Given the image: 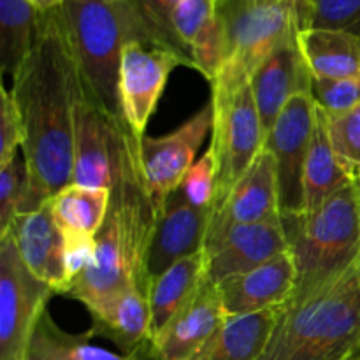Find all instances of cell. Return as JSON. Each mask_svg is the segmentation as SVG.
Instances as JSON below:
<instances>
[{
  "instance_id": "1",
  "label": "cell",
  "mask_w": 360,
  "mask_h": 360,
  "mask_svg": "<svg viewBox=\"0 0 360 360\" xmlns=\"http://www.w3.org/2000/svg\"><path fill=\"white\" fill-rule=\"evenodd\" d=\"M23 127L21 155L35 188L48 199L72 181L74 109L83 95L60 7L39 14L30 56L13 79Z\"/></svg>"
},
{
  "instance_id": "2",
  "label": "cell",
  "mask_w": 360,
  "mask_h": 360,
  "mask_svg": "<svg viewBox=\"0 0 360 360\" xmlns=\"http://www.w3.org/2000/svg\"><path fill=\"white\" fill-rule=\"evenodd\" d=\"M155 221L157 213L144 185L137 144L118 185L111 190L108 218L95 236L94 264L69 285L63 295L90 309L130 285L150 290L148 255Z\"/></svg>"
},
{
  "instance_id": "3",
  "label": "cell",
  "mask_w": 360,
  "mask_h": 360,
  "mask_svg": "<svg viewBox=\"0 0 360 360\" xmlns=\"http://www.w3.org/2000/svg\"><path fill=\"white\" fill-rule=\"evenodd\" d=\"M360 352V271L281 308L259 360H354Z\"/></svg>"
},
{
  "instance_id": "4",
  "label": "cell",
  "mask_w": 360,
  "mask_h": 360,
  "mask_svg": "<svg viewBox=\"0 0 360 360\" xmlns=\"http://www.w3.org/2000/svg\"><path fill=\"white\" fill-rule=\"evenodd\" d=\"M281 224L297 273L292 301H302L360 271L357 181L315 211L281 217Z\"/></svg>"
},
{
  "instance_id": "5",
  "label": "cell",
  "mask_w": 360,
  "mask_h": 360,
  "mask_svg": "<svg viewBox=\"0 0 360 360\" xmlns=\"http://www.w3.org/2000/svg\"><path fill=\"white\" fill-rule=\"evenodd\" d=\"M84 97L123 120L120 65L125 46L141 41L125 0H65L60 6Z\"/></svg>"
},
{
  "instance_id": "6",
  "label": "cell",
  "mask_w": 360,
  "mask_h": 360,
  "mask_svg": "<svg viewBox=\"0 0 360 360\" xmlns=\"http://www.w3.org/2000/svg\"><path fill=\"white\" fill-rule=\"evenodd\" d=\"M224 62L211 86L245 83L257 67L304 28L302 0H214Z\"/></svg>"
},
{
  "instance_id": "7",
  "label": "cell",
  "mask_w": 360,
  "mask_h": 360,
  "mask_svg": "<svg viewBox=\"0 0 360 360\" xmlns=\"http://www.w3.org/2000/svg\"><path fill=\"white\" fill-rule=\"evenodd\" d=\"M210 101L213 104L211 146L218 160L213 210L224 202L232 186L259 157L266 136L250 81L229 86L214 84Z\"/></svg>"
},
{
  "instance_id": "8",
  "label": "cell",
  "mask_w": 360,
  "mask_h": 360,
  "mask_svg": "<svg viewBox=\"0 0 360 360\" xmlns=\"http://www.w3.org/2000/svg\"><path fill=\"white\" fill-rule=\"evenodd\" d=\"M139 141L123 120L109 115L83 94L74 109V169L70 183L111 192Z\"/></svg>"
},
{
  "instance_id": "9",
  "label": "cell",
  "mask_w": 360,
  "mask_h": 360,
  "mask_svg": "<svg viewBox=\"0 0 360 360\" xmlns=\"http://www.w3.org/2000/svg\"><path fill=\"white\" fill-rule=\"evenodd\" d=\"M53 294L25 266L13 238L0 239V360H27L32 333Z\"/></svg>"
},
{
  "instance_id": "10",
  "label": "cell",
  "mask_w": 360,
  "mask_h": 360,
  "mask_svg": "<svg viewBox=\"0 0 360 360\" xmlns=\"http://www.w3.org/2000/svg\"><path fill=\"white\" fill-rule=\"evenodd\" d=\"M213 132L211 101L172 132L160 137L144 136L139 141L141 169L155 213L179 188L207 134Z\"/></svg>"
},
{
  "instance_id": "11",
  "label": "cell",
  "mask_w": 360,
  "mask_h": 360,
  "mask_svg": "<svg viewBox=\"0 0 360 360\" xmlns=\"http://www.w3.org/2000/svg\"><path fill=\"white\" fill-rule=\"evenodd\" d=\"M179 65L195 69L190 58L151 42L130 41L123 49L120 65L122 116L137 139L146 136V125L157 108L167 77Z\"/></svg>"
},
{
  "instance_id": "12",
  "label": "cell",
  "mask_w": 360,
  "mask_h": 360,
  "mask_svg": "<svg viewBox=\"0 0 360 360\" xmlns=\"http://www.w3.org/2000/svg\"><path fill=\"white\" fill-rule=\"evenodd\" d=\"M315 127V98L311 94H299L285 105L264 141V148L276 160L281 217L302 213V176Z\"/></svg>"
},
{
  "instance_id": "13",
  "label": "cell",
  "mask_w": 360,
  "mask_h": 360,
  "mask_svg": "<svg viewBox=\"0 0 360 360\" xmlns=\"http://www.w3.org/2000/svg\"><path fill=\"white\" fill-rule=\"evenodd\" d=\"M204 278L218 285L229 278L250 273L288 252L281 220L252 225H231L204 243Z\"/></svg>"
},
{
  "instance_id": "14",
  "label": "cell",
  "mask_w": 360,
  "mask_h": 360,
  "mask_svg": "<svg viewBox=\"0 0 360 360\" xmlns=\"http://www.w3.org/2000/svg\"><path fill=\"white\" fill-rule=\"evenodd\" d=\"M278 220H281V210L276 160L267 148H262L248 171L232 186L224 202L211 210L206 239L231 225Z\"/></svg>"
},
{
  "instance_id": "15",
  "label": "cell",
  "mask_w": 360,
  "mask_h": 360,
  "mask_svg": "<svg viewBox=\"0 0 360 360\" xmlns=\"http://www.w3.org/2000/svg\"><path fill=\"white\" fill-rule=\"evenodd\" d=\"M210 213V210L192 206L179 190L169 195L155 221L148 255L150 278L158 276L186 257L202 252Z\"/></svg>"
},
{
  "instance_id": "16",
  "label": "cell",
  "mask_w": 360,
  "mask_h": 360,
  "mask_svg": "<svg viewBox=\"0 0 360 360\" xmlns=\"http://www.w3.org/2000/svg\"><path fill=\"white\" fill-rule=\"evenodd\" d=\"M227 320L218 287L204 278L199 290L150 341L153 360H186Z\"/></svg>"
},
{
  "instance_id": "17",
  "label": "cell",
  "mask_w": 360,
  "mask_h": 360,
  "mask_svg": "<svg viewBox=\"0 0 360 360\" xmlns=\"http://www.w3.org/2000/svg\"><path fill=\"white\" fill-rule=\"evenodd\" d=\"M295 281L294 260L290 253L283 252L257 269L229 278L217 287L229 319L288 304L295 294Z\"/></svg>"
},
{
  "instance_id": "18",
  "label": "cell",
  "mask_w": 360,
  "mask_h": 360,
  "mask_svg": "<svg viewBox=\"0 0 360 360\" xmlns=\"http://www.w3.org/2000/svg\"><path fill=\"white\" fill-rule=\"evenodd\" d=\"M252 90L262 120L264 136L273 129L285 105L299 94H311L313 76L297 46V37L274 49L252 74Z\"/></svg>"
},
{
  "instance_id": "19",
  "label": "cell",
  "mask_w": 360,
  "mask_h": 360,
  "mask_svg": "<svg viewBox=\"0 0 360 360\" xmlns=\"http://www.w3.org/2000/svg\"><path fill=\"white\" fill-rule=\"evenodd\" d=\"M6 236L13 238L30 273L49 285L55 294L63 295L69 285L63 257V231L53 217L51 200L32 213L14 218Z\"/></svg>"
},
{
  "instance_id": "20",
  "label": "cell",
  "mask_w": 360,
  "mask_h": 360,
  "mask_svg": "<svg viewBox=\"0 0 360 360\" xmlns=\"http://www.w3.org/2000/svg\"><path fill=\"white\" fill-rule=\"evenodd\" d=\"M91 334L108 338L123 355H134L150 347V302L148 292L130 285L101 304L88 309Z\"/></svg>"
},
{
  "instance_id": "21",
  "label": "cell",
  "mask_w": 360,
  "mask_h": 360,
  "mask_svg": "<svg viewBox=\"0 0 360 360\" xmlns=\"http://www.w3.org/2000/svg\"><path fill=\"white\" fill-rule=\"evenodd\" d=\"M281 308L229 316L204 347L186 360H259Z\"/></svg>"
},
{
  "instance_id": "22",
  "label": "cell",
  "mask_w": 360,
  "mask_h": 360,
  "mask_svg": "<svg viewBox=\"0 0 360 360\" xmlns=\"http://www.w3.org/2000/svg\"><path fill=\"white\" fill-rule=\"evenodd\" d=\"M297 46L319 79H345L360 74V35L340 28H302Z\"/></svg>"
},
{
  "instance_id": "23",
  "label": "cell",
  "mask_w": 360,
  "mask_h": 360,
  "mask_svg": "<svg viewBox=\"0 0 360 360\" xmlns=\"http://www.w3.org/2000/svg\"><path fill=\"white\" fill-rule=\"evenodd\" d=\"M357 181L343 162L338 158L329 132H327L326 112L316 105V127L309 146L308 158L302 176V213L315 211L323 202L336 195L340 190Z\"/></svg>"
},
{
  "instance_id": "24",
  "label": "cell",
  "mask_w": 360,
  "mask_h": 360,
  "mask_svg": "<svg viewBox=\"0 0 360 360\" xmlns=\"http://www.w3.org/2000/svg\"><path fill=\"white\" fill-rule=\"evenodd\" d=\"M206 259L204 252L190 255L169 267L158 276L151 278L148 302H150V341L167 327L179 309L195 295L204 280Z\"/></svg>"
},
{
  "instance_id": "25",
  "label": "cell",
  "mask_w": 360,
  "mask_h": 360,
  "mask_svg": "<svg viewBox=\"0 0 360 360\" xmlns=\"http://www.w3.org/2000/svg\"><path fill=\"white\" fill-rule=\"evenodd\" d=\"M91 338H95L91 330L86 334L65 333L46 309L32 333L27 360H153L151 343L139 354L123 355L97 347L91 343Z\"/></svg>"
},
{
  "instance_id": "26",
  "label": "cell",
  "mask_w": 360,
  "mask_h": 360,
  "mask_svg": "<svg viewBox=\"0 0 360 360\" xmlns=\"http://www.w3.org/2000/svg\"><path fill=\"white\" fill-rule=\"evenodd\" d=\"M39 14L28 0H0V69L11 79L30 56Z\"/></svg>"
},
{
  "instance_id": "27",
  "label": "cell",
  "mask_w": 360,
  "mask_h": 360,
  "mask_svg": "<svg viewBox=\"0 0 360 360\" xmlns=\"http://www.w3.org/2000/svg\"><path fill=\"white\" fill-rule=\"evenodd\" d=\"M111 204V192L105 188H88L67 185L51 199L53 217L62 231L97 236L104 225Z\"/></svg>"
},
{
  "instance_id": "28",
  "label": "cell",
  "mask_w": 360,
  "mask_h": 360,
  "mask_svg": "<svg viewBox=\"0 0 360 360\" xmlns=\"http://www.w3.org/2000/svg\"><path fill=\"white\" fill-rule=\"evenodd\" d=\"M48 200L51 199L42 195L32 183L23 155H16L0 167V239L9 232L14 218L39 210Z\"/></svg>"
},
{
  "instance_id": "29",
  "label": "cell",
  "mask_w": 360,
  "mask_h": 360,
  "mask_svg": "<svg viewBox=\"0 0 360 360\" xmlns=\"http://www.w3.org/2000/svg\"><path fill=\"white\" fill-rule=\"evenodd\" d=\"M125 2L136 21L141 41L164 46L192 60L172 27V14L181 0H125Z\"/></svg>"
},
{
  "instance_id": "30",
  "label": "cell",
  "mask_w": 360,
  "mask_h": 360,
  "mask_svg": "<svg viewBox=\"0 0 360 360\" xmlns=\"http://www.w3.org/2000/svg\"><path fill=\"white\" fill-rule=\"evenodd\" d=\"M326 120L330 144L338 158L357 179L360 176V105L341 115L330 116L326 112Z\"/></svg>"
},
{
  "instance_id": "31",
  "label": "cell",
  "mask_w": 360,
  "mask_h": 360,
  "mask_svg": "<svg viewBox=\"0 0 360 360\" xmlns=\"http://www.w3.org/2000/svg\"><path fill=\"white\" fill-rule=\"evenodd\" d=\"M304 28H340L360 35V0H302Z\"/></svg>"
},
{
  "instance_id": "32",
  "label": "cell",
  "mask_w": 360,
  "mask_h": 360,
  "mask_svg": "<svg viewBox=\"0 0 360 360\" xmlns=\"http://www.w3.org/2000/svg\"><path fill=\"white\" fill-rule=\"evenodd\" d=\"M217 183L218 160L213 146L210 144V148L188 169L178 190L192 206L199 207V210L211 211L214 192H217Z\"/></svg>"
},
{
  "instance_id": "33",
  "label": "cell",
  "mask_w": 360,
  "mask_h": 360,
  "mask_svg": "<svg viewBox=\"0 0 360 360\" xmlns=\"http://www.w3.org/2000/svg\"><path fill=\"white\" fill-rule=\"evenodd\" d=\"M311 95L316 105L327 115H341L360 105V74L345 79L313 77Z\"/></svg>"
},
{
  "instance_id": "34",
  "label": "cell",
  "mask_w": 360,
  "mask_h": 360,
  "mask_svg": "<svg viewBox=\"0 0 360 360\" xmlns=\"http://www.w3.org/2000/svg\"><path fill=\"white\" fill-rule=\"evenodd\" d=\"M214 18V0H181L172 14V27L190 55V44Z\"/></svg>"
},
{
  "instance_id": "35",
  "label": "cell",
  "mask_w": 360,
  "mask_h": 360,
  "mask_svg": "<svg viewBox=\"0 0 360 360\" xmlns=\"http://www.w3.org/2000/svg\"><path fill=\"white\" fill-rule=\"evenodd\" d=\"M0 94V167H4L16 155H20L18 148H21L23 143V127L13 91L2 86Z\"/></svg>"
},
{
  "instance_id": "36",
  "label": "cell",
  "mask_w": 360,
  "mask_h": 360,
  "mask_svg": "<svg viewBox=\"0 0 360 360\" xmlns=\"http://www.w3.org/2000/svg\"><path fill=\"white\" fill-rule=\"evenodd\" d=\"M97 253V238L83 232L63 231V257L69 285L86 269H90ZM67 285V288H69ZM65 294V292H63Z\"/></svg>"
},
{
  "instance_id": "37",
  "label": "cell",
  "mask_w": 360,
  "mask_h": 360,
  "mask_svg": "<svg viewBox=\"0 0 360 360\" xmlns=\"http://www.w3.org/2000/svg\"><path fill=\"white\" fill-rule=\"evenodd\" d=\"M28 2H30L35 9L41 11V13H46V11H53L56 9V7H60L65 0H28Z\"/></svg>"
},
{
  "instance_id": "38",
  "label": "cell",
  "mask_w": 360,
  "mask_h": 360,
  "mask_svg": "<svg viewBox=\"0 0 360 360\" xmlns=\"http://www.w3.org/2000/svg\"><path fill=\"white\" fill-rule=\"evenodd\" d=\"M357 190H359V206H360V176L357 178Z\"/></svg>"
},
{
  "instance_id": "39",
  "label": "cell",
  "mask_w": 360,
  "mask_h": 360,
  "mask_svg": "<svg viewBox=\"0 0 360 360\" xmlns=\"http://www.w3.org/2000/svg\"><path fill=\"white\" fill-rule=\"evenodd\" d=\"M354 360H360V352H359V354H357V357H355Z\"/></svg>"
}]
</instances>
